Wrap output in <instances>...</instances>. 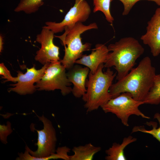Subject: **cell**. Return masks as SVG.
Wrapping results in <instances>:
<instances>
[{
    "label": "cell",
    "mask_w": 160,
    "mask_h": 160,
    "mask_svg": "<svg viewBox=\"0 0 160 160\" xmlns=\"http://www.w3.org/2000/svg\"><path fill=\"white\" fill-rule=\"evenodd\" d=\"M97 28L95 23L86 25L81 22H78L73 26L66 27L62 35L55 36L60 39L64 46V55L60 61L66 69L69 70L72 68L75 62L82 57L83 52L89 50L91 47V44L82 43L81 34L87 31Z\"/></svg>",
    "instance_id": "4"
},
{
    "label": "cell",
    "mask_w": 160,
    "mask_h": 160,
    "mask_svg": "<svg viewBox=\"0 0 160 160\" xmlns=\"http://www.w3.org/2000/svg\"><path fill=\"white\" fill-rule=\"evenodd\" d=\"M43 0H20L14 9L16 12H23L27 14H31L37 11L43 5Z\"/></svg>",
    "instance_id": "17"
},
{
    "label": "cell",
    "mask_w": 160,
    "mask_h": 160,
    "mask_svg": "<svg viewBox=\"0 0 160 160\" xmlns=\"http://www.w3.org/2000/svg\"><path fill=\"white\" fill-rule=\"evenodd\" d=\"M154 119H156L159 122V127L157 128V124L153 121L147 122L146 124L149 126H151L152 129L151 130H147L144 126H135L132 129V133L140 132L150 134L160 142V113H156L154 116Z\"/></svg>",
    "instance_id": "18"
},
{
    "label": "cell",
    "mask_w": 160,
    "mask_h": 160,
    "mask_svg": "<svg viewBox=\"0 0 160 160\" xmlns=\"http://www.w3.org/2000/svg\"><path fill=\"white\" fill-rule=\"evenodd\" d=\"M3 37L2 35L0 36V52H2L3 49V45L4 44Z\"/></svg>",
    "instance_id": "23"
},
{
    "label": "cell",
    "mask_w": 160,
    "mask_h": 160,
    "mask_svg": "<svg viewBox=\"0 0 160 160\" xmlns=\"http://www.w3.org/2000/svg\"><path fill=\"white\" fill-rule=\"evenodd\" d=\"M111 0H93L94 7L93 12H95L98 11L102 12L104 15L106 20L112 23L114 18L110 11Z\"/></svg>",
    "instance_id": "19"
},
{
    "label": "cell",
    "mask_w": 160,
    "mask_h": 160,
    "mask_svg": "<svg viewBox=\"0 0 160 160\" xmlns=\"http://www.w3.org/2000/svg\"><path fill=\"white\" fill-rule=\"evenodd\" d=\"M140 39L144 44L150 47L153 56L157 57L160 54V7L156 9L148 22L146 33Z\"/></svg>",
    "instance_id": "11"
},
{
    "label": "cell",
    "mask_w": 160,
    "mask_h": 160,
    "mask_svg": "<svg viewBox=\"0 0 160 160\" xmlns=\"http://www.w3.org/2000/svg\"><path fill=\"white\" fill-rule=\"evenodd\" d=\"M156 74L150 57L146 56L121 79L112 84L109 91L112 98L128 92L135 100L143 101L152 87Z\"/></svg>",
    "instance_id": "1"
},
{
    "label": "cell",
    "mask_w": 160,
    "mask_h": 160,
    "mask_svg": "<svg viewBox=\"0 0 160 160\" xmlns=\"http://www.w3.org/2000/svg\"><path fill=\"white\" fill-rule=\"evenodd\" d=\"M104 67L101 64L94 73L90 71L86 80L87 91L82 99L87 112L97 109L112 98L109 90L116 73L110 68L103 72Z\"/></svg>",
    "instance_id": "3"
},
{
    "label": "cell",
    "mask_w": 160,
    "mask_h": 160,
    "mask_svg": "<svg viewBox=\"0 0 160 160\" xmlns=\"http://www.w3.org/2000/svg\"><path fill=\"white\" fill-rule=\"evenodd\" d=\"M91 12L90 6L85 0H75L74 6L60 23L51 21L45 22V28L55 33L62 32L66 27L74 25L78 22H83L88 18Z\"/></svg>",
    "instance_id": "8"
},
{
    "label": "cell",
    "mask_w": 160,
    "mask_h": 160,
    "mask_svg": "<svg viewBox=\"0 0 160 160\" xmlns=\"http://www.w3.org/2000/svg\"><path fill=\"white\" fill-rule=\"evenodd\" d=\"M144 104L143 101L134 99L130 93L125 92L111 99L100 107L105 113H111L115 115L124 126L128 127L129 118L131 115L140 116L145 119H150L139 109L140 105Z\"/></svg>",
    "instance_id": "6"
},
{
    "label": "cell",
    "mask_w": 160,
    "mask_h": 160,
    "mask_svg": "<svg viewBox=\"0 0 160 160\" xmlns=\"http://www.w3.org/2000/svg\"><path fill=\"white\" fill-rule=\"evenodd\" d=\"M54 33L44 26L41 33L36 36V41L41 46L40 49L36 51L35 59L43 65L60 60L59 48L53 42Z\"/></svg>",
    "instance_id": "9"
},
{
    "label": "cell",
    "mask_w": 160,
    "mask_h": 160,
    "mask_svg": "<svg viewBox=\"0 0 160 160\" xmlns=\"http://www.w3.org/2000/svg\"><path fill=\"white\" fill-rule=\"evenodd\" d=\"M113 0H111V1ZM123 4L124 10L122 13L123 15H127L134 5L138 1L143 0H119ZM154 2L157 5L160 6V0H144Z\"/></svg>",
    "instance_id": "21"
},
{
    "label": "cell",
    "mask_w": 160,
    "mask_h": 160,
    "mask_svg": "<svg viewBox=\"0 0 160 160\" xmlns=\"http://www.w3.org/2000/svg\"><path fill=\"white\" fill-rule=\"evenodd\" d=\"M0 74L3 76L2 78L6 79L4 82L11 81L15 83V77L12 76L9 71L3 63L0 64Z\"/></svg>",
    "instance_id": "22"
},
{
    "label": "cell",
    "mask_w": 160,
    "mask_h": 160,
    "mask_svg": "<svg viewBox=\"0 0 160 160\" xmlns=\"http://www.w3.org/2000/svg\"><path fill=\"white\" fill-rule=\"evenodd\" d=\"M101 150L100 147L95 146L90 143L75 146L72 149L73 154L70 156V160H92Z\"/></svg>",
    "instance_id": "15"
},
{
    "label": "cell",
    "mask_w": 160,
    "mask_h": 160,
    "mask_svg": "<svg viewBox=\"0 0 160 160\" xmlns=\"http://www.w3.org/2000/svg\"><path fill=\"white\" fill-rule=\"evenodd\" d=\"M109 52L108 47L104 44H97L90 54L83 55L75 63L85 66L92 73H94L100 64L105 63Z\"/></svg>",
    "instance_id": "12"
},
{
    "label": "cell",
    "mask_w": 160,
    "mask_h": 160,
    "mask_svg": "<svg viewBox=\"0 0 160 160\" xmlns=\"http://www.w3.org/2000/svg\"><path fill=\"white\" fill-rule=\"evenodd\" d=\"M66 68L60 60L50 62L41 79L35 85L39 90L59 89L63 95L71 92V83L68 79Z\"/></svg>",
    "instance_id": "7"
},
{
    "label": "cell",
    "mask_w": 160,
    "mask_h": 160,
    "mask_svg": "<svg viewBox=\"0 0 160 160\" xmlns=\"http://www.w3.org/2000/svg\"><path fill=\"white\" fill-rule=\"evenodd\" d=\"M108 48L111 52L108 54L104 66L107 68L114 67L117 71V81L129 73L145 50L137 40L131 37L121 38L110 44Z\"/></svg>",
    "instance_id": "2"
},
{
    "label": "cell",
    "mask_w": 160,
    "mask_h": 160,
    "mask_svg": "<svg viewBox=\"0 0 160 160\" xmlns=\"http://www.w3.org/2000/svg\"><path fill=\"white\" fill-rule=\"evenodd\" d=\"M89 72V68L87 67H82L75 65L67 73L68 79L73 85L71 92L75 97H81L86 93V81Z\"/></svg>",
    "instance_id": "13"
},
{
    "label": "cell",
    "mask_w": 160,
    "mask_h": 160,
    "mask_svg": "<svg viewBox=\"0 0 160 160\" xmlns=\"http://www.w3.org/2000/svg\"><path fill=\"white\" fill-rule=\"evenodd\" d=\"M137 138L129 135L124 138L121 144L114 143L112 145L106 150L105 152L107 156L105 159L106 160H126L124 153V150L129 144L135 142Z\"/></svg>",
    "instance_id": "14"
},
{
    "label": "cell",
    "mask_w": 160,
    "mask_h": 160,
    "mask_svg": "<svg viewBox=\"0 0 160 160\" xmlns=\"http://www.w3.org/2000/svg\"><path fill=\"white\" fill-rule=\"evenodd\" d=\"M35 114L43 124L42 129H35L38 133L37 148L33 151L26 145L24 153H18L16 160H47L56 152V132L52 122L44 115L40 116Z\"/></svg>",
    "instance_id": "5"
},
{
    "label": "cell",
    "mask_w": 160,
    "mask_h": 160,
    "mask_svg": "<svg viewBox=\"0 0 160 160\" xmlns=\"http://www.w3.org/2000/svg\"><path fill=\"white\" fill-rule=\"evenodd\" d=\"M50 63H46L39 70L36 69L34 66L30 68H26L25 74L17 71V76L14 79L16 83L10 85L13 87L9 88V92L13 91L20 95L33 93L36 89L34 83L41 79Z\"/></svg>",
    "instance_id": "10"
},
{
    "label": "cell",
    "mask_w": 160,
    "mask_h": 160,
    "mask_svg": "<svg viewBox=\"0 0 160 160\" xmlns=\"http://www.w3.org/2000/svg\"><path fill=\"white\" fill-rule=\"evenodd\" d=\"M13 132L11 124L9 121L7 122L6 125H0V140L3 143L6 145L7 143L8 136Z\"/></svg>",
    "instance_id": "20"
},
{
    "label": "cell",
    "mask_w": 160,
    "mask_h": 160,
    "mask_svg": "<svg viewBox=\"0 0 160 160\" xmlns=\"http://www.w3.org/2000/svg\"><path fill=\"white\" fill-rule=\"evenodd\" d=\"M143 102L151 105L160 104V74L156 75L153 85Z\"/></svg>",
    "instance_id": "16"
}]
</instances>
